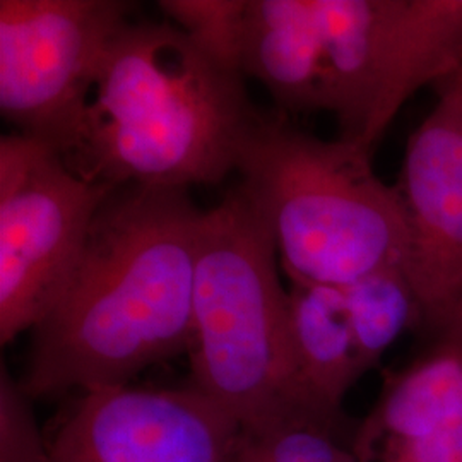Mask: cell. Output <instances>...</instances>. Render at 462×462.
I'll return each mask as SVG.
<instances>
[{
  "label": "cell",
  "instance_id": "1",
  "mask_svg": "<svg viewBox=\"0 0 462 462\" xmlns=\"http://www.w3.org/2000/svg\"><path fill=\"white\" fill-rule=\"evenodd\" d=\"M202 213L183 189L110 194L64 293L33 329L19 382L30 399L127 385L189 351Z\"/></svg>",
  "mask_w": 462,
  "mask_h": 462
},
{
  "label": "cell",
  "instance_id": "2",
  "mask_svg": "<svg viewBox=\"0 0 462 462\" xmlns=\"http://www.w3.org/2000/svg\"><path fill=\"white\" fill-rule=\"evenodd\" d=\"M242 79L173 23L129 21L55 151L78 177L112 190L217 185L257 118Z\"/></svg>",
  "mask_w": 462,
  "mask_h": 462
},
{
  "label": "cell",
  "instance_id": "3",
  "mask_svg": "<svg viewBox=\"0 0 462 462\" xmlns=\"http://www.w3.org/2000/svg\"><path fill=\"white\" fill-rule=\"evenodd\" d=\"M235 170L288 280L343 288L402 267L408 231L401 199L396 185L374 171L372 152L257 116Z\"/></svg>",
  "mask_w": 462,
  "mask_h": 462
},
{
  "label": "cell",
  "instance_id": "4",
  "mask_svg": "<svg viewBox=\"0 0 462 462\" xmlns=\"http://www.w3.org/2000/svg\"><path fill=\"white\" fill-rule=\"evenodd\" d=\"M189 355L194 387L244 431L301 411L330 413L301 383L278 252L238 189L200 217Z\"/></svg>",
  "mask_w": 462,
  "mask_h": 462
},
{
  "label": "cell",
  "instance_id": "5",
  "mask_svg": "<svg viewBox=\"0 0 462 462\" xmlns=\"http://www.w3.org/2000/svg\"><path fill=\"white\" fill-rule=\"evenodd\" d=\"M339 139L374 152L414 95L462 72V0H314Z\"/></svg>",
  "mask_w": 462,
  "mask_h": 462
},
{
  "label": "cell",
  "instance_id": "6",
  "mask_svg": "<svg viewBox=\"0 0 462 462\" xmlns=\"http://www.w3.org/2000/svg\"><path fill=\"white\" fill-rule=\"evenodd\" d=\"M116 192L86 182L43 141L0 139V341L34 329L64 293Z\"/></svg>",
  "mask_w": 462,
  "mask_h": 462
},
{
  "label": "cell",
  "instance_id": "7",
  "mask_svg": "<svg viewBox=\"0 0 462 462\" xmlns=\"http://www.w3.org/2000/svg\"><path fill=\"white\" fill-rule=\"evenodd\" d=\"M131 9L120 0H0L4 120L57 148Z\"/></svg>",
  "mask_w": 462,
  "mask_h": 462
},
{
  "label": "cell",
  "instance_id": "8",
  "mask_svg": "<svg viewBox=\"0 0 462 462\" xmlns=\"http://www.w3.org/2000/svg\"><path fill=\"white\" fill-rule=\"evenodd\" d=\"M437 103L406 144L396 183L408 244L402 271L421 322L462 328V72L435 86Z\"/></svg>",
  "mask_w": 462,
  "mask_h": 462
},
{
  "label": "cell",
  "instance_id": "9",
  "mask_svg": "<svg viewBox=\"0 0 462 462\" xmlns=\"http://www.w3.org/2000/svg\"><path fill=\"white\" fill-rule=\"evenodd\" d=\"M49 462H240L242 427L198 387L83 393Z\"/></svg>",
  "mask_w": 462,
  "mask_h": 462
},
{
  "label": "cell",
  "instance_id": "10",
  "mask_svg": "<svg viewBox=\"0 0 462 462\" xmlns=\"http://www.w3.org/2000/svg\"><path fill=\"white\" fill-rule=\"evenodd\" d=\"M353 447L360 462H462V328L387 382Z\"/></svg>",
  "mask_w": 462,
  "mask_h": 462
},
{
  "label": "cell",
  "instance_id": "11",
  "mask_svg": "<svg viewBox=\"0 0 462 462\" xmlns=\"http://www.w3.org/2000/svg\"><path fill=\"white\" fill-rule=\"evenodd\" d=\"M244 76L282 110L330 112L332 79L314 0H248Z\"/></svg>",
  "mask_w": 462,
  "mask_h": 462
},
{
  "label": "cell",
  "instance_id": "12",
  "mask_svg": "<svg viewBox=\"0 0 462 462\" xmlns=\"http://www.w3.org/2000/svg\"><path fill=\"white\" fill-rule=\"evenodd\" d=\"M288 322L300 379L317 406L341 413L365 374L341 288L290 281Z\"/></svg>",
  "mask_w": 462,
  "mask_h": 462
},
{
  "label": "cell",
  "instance_id": "13",
  "mask_svg": "<svg viewBox=\"0 0 462 462\" xmlns=\"http://www.w3.org/2000/svg\"><path fill=\"white\" fill-rule=\"evenodd\" d=\"M341 290L365 372L379 364L404 330L421 322L413 286L399 265L374 271Z\"/></svg>",
  "mask_w": 462,
  "mask_h": 462
},
{
  "label": "cell",
  "instance_id": "14",
  "mask_svg": "<svg viewBox=\"0 0 462 462\" xmlns=\"http://www.w3.org/2000/svg\"><path fill=\"white\" fill-rule=\"evenodd\" d=\"M341 414L301 411L244 431L240 462H339L353 452Z\"/></svg>",
  "mask_w": 462,
  "mask_h": 462
},
{
  "label": "cell",
  "instance_id": "15",
  "mask_svg": "<svg viewBox=\"0 0 462 462\" xmlns=\"http://www.w3.org/2000/svg\"><path fill=\"white\" fill-rule=\"evenodd\" d=\"M166 21L180 28L211 60L244 76L248 0H162Z\"/></svg>",
  "mask_w": 462,
  "mask_h": 462
},
{
  "label": "cell",
  "instance_id": "16",
  "mask_svg": "<svg viewBox=\"0 0 462 462\" xmlns=\"http://www.w3.org/2000/svg\"><path fill=\"white\" fill-rule=\"evenodd\" d=\"M49 444L36 427L30 397L2 366L0 462H49Z\"/></svg>",
  "mask_w": 462,
  "mask_h": 462
}]
</instances>
